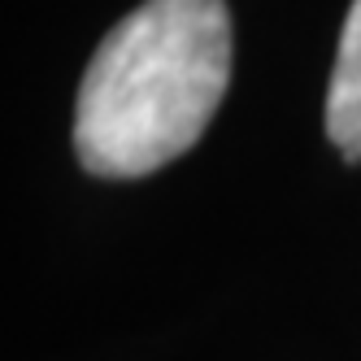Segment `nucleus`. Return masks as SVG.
<instances>
[{
    "mask_svg": "<svg viewBox=\"0 0 361 361\" xmlns=\"http://www.w3.org/2000/svg\"><path fill=\"white\" fill-rule=\"evenodd\" d=\"M231 83L222 0H144L100 39L79 83L74 152L100 178H140L204 135Z\"/></svg>",
    "mask_w": 361,
    "mask_h": 361,
    "instance_id": "obj_1",
    "label": "nucleus"
},
{
    "mask_svg": "<svg viewBox=\"0 0 361 361\" xmlns=\"http://www.w3.org/2000/svg\"><path fill=\"white\" fill-rule=\"evenodd\" d=\"M326 140L348 161H361V0H353L340 48H335V70L326 87Z\"/></svg>",
    "mask_w": 361,
    "mask_h": 361,
    "instance_id": "obj_2",
    "label": "nucleus"
}]
</instances>
